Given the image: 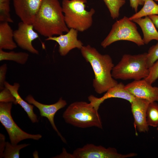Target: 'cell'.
Masks as SVG:
<instances>
[{"mask_svg": "<svg viewBox=\"0 0 158 158\" xmlns=\"http://www.w3.org/2000/svg\"><path fill=\"white\" fill-rule=\"evenodd\" d=\"M32 25L34 30L47 37L63 34L69 30L59 0H43Z\"/></svg>", "mask_w": 158, "mask_h": 158, "instance_id": "obj_1", "label": "cell"}, {"mask_svg": "<svg viewBox=\"0 0 158 158\" xmlns=\"http://www.w3.org/2000/svg\"><path fill=\"white\" fill-rule=\"evenodd\" d=\"M80 50L83 56L90 64L93 71L95 78L93 86L97 93L106 92L118 84L112 76V71L114 66L109 55L101 54L89 45L83 46Z\"/></svg>", "mask_w": 158, "mask_h": 158, "instance_id": "obj_2", "label": "cell"}, {"mask_svg": "<svg viewBox=\"0 0 158 158\" xmlns=\"http://www.w3.org/2000/svg\"><path fill=\"white\" fill-rule=\"evenodd\" d=\"M147 53L123 55L111 72L115 79L139 80L146 78L150 71L147 64Z\"/></svg>", "mask_w": 158, "mask_h": 158, "instance_id": "obj_3", "label": "cell"}, {"mask_svg": "<svg viewBox=\"0 0 158 158\" xmlns=\"http://www.w3.org/2000/svg\"><path fill=\"white\" fill-rule=\"evenodd\" d=\"M87 0H63L61 6L65 23L69 29L83 32L89 29L93 23L95 10L86 9Z\"/></svg>", "mask_w": 158, "mask_h": 158, "instance_id": "obj_4", "label": "cell"}, {"mask_svg": "<svg viewBox=\"0 0 158 158\" xmlns=\"http://www.w3.org/2000/svg\"><path fill=\"white\" fill-rule=\"evenodd\" d=\"M67 123L82 128L95 127L102 129V125L98 110L90 103L76 102L69 105L63 114Z\"/></svg>", "mask_w": 158, "mask_h": 158, "instance_id": "obj_5", "label": "cell"}, {"mask_svg": "<svg viewBox=\"0 0 158 158\" xmlns=\"http://www.w3.org/2000/svg\"><path fill=\"white\" fill-rule=\"evenodd\" d=\"M120 40L132 42L139 46L145 44L137 30L136 25L126 16L116 20L113 25L109 33L101 45L105 48L113 43Z\"/></svg>", "mask_w": 158, "mask_h": 158, "instance_id": "obj_6", "label": "cell"}, {"mask_svg": "<svg viewBox=\"0 0 158 158\" xmlns=\"http://www.w3.org/2000/svg\"><path fill=\"white\" fill-rule=\"evenodd\" d=\"M12 104V102H0V121L7 132L11 143L17 144L19 142L26 139L38 140L41 138V135L27 133L16 124L11 114Z\"/></svg>", "mask_w": 158, "mask_h": 158, "instance_id": "obj_7", "label": "cell"}, {"mask_svg": "<svg viewBox=\"0 0 158 158\" xmlns=\"http://www.w3.org/2000/svg\"><path fill=\"white\" fill-rule=\"evenodd\" d=\"M72 155L73 158H126L135 156L137 154L134 153L122 154L114 147L106 148L101 145L87 144L75 150Z\"/></svg>", "mask_w": 158, "mask_h": 158, "instance_id": "obj_8", "label": "cell"}, {"mask_svg": "<svg viewBox=\"0 0 158 158\" xmlns=\"http://www.w3.org/2000/svg\"><path fill=\"white\" fill-rule=\"evenodd\" d=\"M34 29L32 24L26 23L21 21L18 23V28L13 31V38L20 47L31 53L38 54V51L32 45V42L39 37Z\"/></svg>", "mask_w": 158, "mask_h": 158, "instance_id": "obj_9", "label": "cell"}, {"mask_svg": "<svg viewBox=\"0 0 158 158\" xmlns=\"http://www.w3.org/2000/svg\"><path fill=\"white\" fill-rule=\"evenodd\" d=\"M25 100L28 103L33 105L39 109L42 116L46 117L48 119L53 129L56 132L58 136L63 142L66 143V140L61 135L55 125L54 118L57 112L66 106L67 104L66 101L63 99L62 97H61L58 102L54 104H45L36 100L30 95L27 96Z\"/></svg>", "mask_w": 158, "mask_h": 158, "instance_id": "obj_10", "label": "cell"}, {"mask_svg": "<svg viewBox=\"0 0 158 158\" xmlns=\"http://www.w3.org/2000/svg\"><path fill=\"white\" fill-rule=\"evenodd\" d=\"M152 85L145 79L134 80L125 85L124 89L135 98L158 102V87Z\"/></svg>", "mask_w": 158, "mask_h": 158, "instance_id": "obj_11", "label": "cell"}, {"mask_svg": "<svg viewBox=\"0 0 158 158\" xmlns=\"http://www.w3.org/2000/svg\"><path fill=\"white\" fill-rule=\"evenodd\" d=\"M78 32L75 29L71 28L65 34L49 37L45 40L53 41L57 43L60 54L64 56L71 50L76 48L80 49L83 47V42L78 39Z\"/></svg>", "mask_w": 158, "mask_h": 158, "instance_id": "obj_12", "label": "cell"}, {"mask_svg": "<svg viewBox=\"0 0 158 158\" xmlns=\"http://www.w3.org/2000/svg\"><path fill=\"white\" fill-rule=\"evenodd\" d=\"M15 13L21 21L32 24L43 0H13Z\"/></svg>", "mask_w": 158, "mask_h": 158, "instance_id": "obj_13", "label": "cell"}, {"mask_svg": "<svg viewBox=\"0 0 158 158\" xmlns=\"http://www.w3.org/2000/svg\"><path fill=\"white\" fill-rule=\"evenodd\" d=\"M150 102L147 100L136 98L130 103L134 118V127L140 132L148 131L149 126L146 121V111Z\"/></svg>", "mask_w": 158, "mask_h": 158, "instance_id": "obj_14", "label": "cell"}, {"mask_svg": "<svg viewBox=\"0 0 158 158\" xmlns=\"http://www.w3.org/2000/svg\"><path fill=\"white\" fill-rule=\"evenodd\" d=\"M124 86L121 82L118 83L116 85L108 90L102 97L97 98L91 95L88 97V100L93 107L97 110L100 104L106 99L109 98H121L127 100L131 103L136 98L124 89Z\"/></svg>", "mask_w": 158, "mask_h": 158, "instance_id": "obj_15", "label": "cell"}, {"mask_svg": "<svg viewBox=\"0 0 158 158\" xmlns=\"http://www.w3.org/2000/svg\"><path fill=\"white\" fill-rule=\"evenodd\" d=\"M132 21L138 24L140 27L143 35V39L145 44H148L152 40L158 41V32L154 25L148 16L139 18Z\"/></svg>", "mask_w": 158, "mask_h": 158, "instance_id": "obj_16", "label": "cell"}, {"mask_svg": "<svg viewBox=\"0 0 158 158\" xmlns=\"http://www.w3.org/2000/svg\"><path fill=\"white\" fill-rule=\"evenodd\" d=\"M5 87L8 89L15 98L16 102L24 109L27 113L28 116L33 123L37 122L38 121L37 116L33 110L34 106L26 102L19 95L18 90L20 87V84L18 83H15L13 85L10 84L5 81Z\"/></svg>", "mask_w": 158, "mask_h": 158, "instance_id": "obj_17", "label": "cell"}, {"mask_svg": "<svg viewBox=\"0 0 158 158\" xmlns=\"http://www.w3.org/2000/svg\"><path fill=\"white\" fill-rule=\"evenodd\" d=\"M17 45L13 38V31L8 23L1 22L0 23V49L12 50Z\"/></svg>", "mask_w": 158, "mask_h": 158, "instance_id": "obj_18", "label": "cell"}, {"mask_svg": "<svg viewBox=\"0 0 158 158\" xmlns=\"http://www.w3.org/2000/svg\"><path fill=\"white\" fill-rule=\"evenodd\" d=\"M158 15V5L154 0H145L143 6L141 9L129 18L131 21L152 15Z\"/></svg>", "mask_w": 158, "mask_h": 158, "instance_id": "obj_19", "label": "cell"}, {"mask_svg": "<svg viewBox=\"0 0 158 158\" xmlns=\"http://www.w3.org/2000/svg\"><path fill=\"white\" fill-rule=\"evenodd\" d=\"M29 54L23 52H6L0 49V61L4 60L14 61L21 64H25L27 61Z\"/></svg>", "mask_w": 158, "mask_h": 158, "instance_id": "obj_20", "label": "cell"}, {"mask_svg": "<svg viewBox=\"0 0 158 158\" xmlns=\"http://www.w3.org/2000/svg\"><path fill=\"white\" fill-rule=\"evenodd\" d=\"M146 121L147 125L153 127L158 126V104L156 102H150L146 111Z\"/></svg>", "mask_w": 158, "mask_h": 158, "instance_id": "obj_21", "label": "cell"}, {"mask_svg": "<svg viewBox=\"0 0 158 158\" xmlns=\"http://www.w3.org/2000/svg\"><path fill=\"white\" fill-rule=\"evenodd\" d=\"M29 145V144H13L7 142L3 157L5 158H18L20 150Z\"/></svg>", "mask_w": 158, "mask_h": 158, "instance_id": "obj_22", "label": "cell"}, {"mask_svg": "<svg viewBox=\"0 0 158 158\" xmlns=\"http://www.w3.org/2000/svg\"><path fill=\"white\" fill-rule=\"evenodd\" d=\"M107 7L111 18L114 19L119 16L120 8L125 3L126 0H103Z\"/></svg>", "mask_w": 158, "mask_h": 158, "instance_id": "obj_23", "label": "cell"}, {"mask_svg": "<svg viewBox=\"0 0 158 158\" xmlns=\"http://www.w3.org/2000/svg\"><path fill=\"white\" fill-rule=\"evenodd\" d=\"M0 21L13 22L10 14V0H0Z\"/></svg>", "mask_w": 158, "mask_h": 158, "instance_id": "obj_24", "label": "cell"}, {"mask_svg": "<svg viewBox=\"0 0 158 158\" xmlns=\"http://www.w3.org/2000/svg\"><path fill=\"white\" fill-rule=\"evenodd\" d=\"M147 53V64L149 68L158 59V42L150 47Z\"/></svg>", "mask_w": 158, "mask_h": 158, "instance_id": "obj_25", "label": "cell"}, {"mask_svg": "<svg viewBox=\"0 0 158 158\" xmlns=\"http://www.w3.org/2000/svg\"><path fill=\"white\" fill-rule=\"evenodd\" d=\"M0 102H12L15 104H17L15 98L11 91L5 87L1 91Z\"/></svg>", "mask_w": 158, "mask_h": 158, "instance_id": "obj_26", "label": "cell"}, {"mask_svg": "<svg viewBox=\"0 0 158 158\" xmlns=\"http://www.w3.org/2000/svg\"><path fill=\"white\" fill-rule=\"evenodd\" d=\"M149 69V75L144 79L148 83L152 85L158 79V59Z\"/></svg>", "mask_w": 158, "mask_h": 158, "instance_id": "obj_27", "label": "cell"}, {"mask_svg": "<svg viewBox=\"0 0 158 158\" xmlns=\"http://www.w3.org/2000/svg\"><path fill=\"white\" fill-rule=\"evenodd\" d=\"M7 67V64L4 63L0 67V89L2 90L5 87L6 75Z\"/></svg>", "mask_w": 158, "mask_h": 158, "instance_id": "obj_28", "label": "cell"}, {"mask_svg": "<svg viewBox=\"0 0 158 158\" xmlns=\"http://www.w3.org/2000/svg\"><path fill=\"white\" fill-rule=\"evenodd\" d=\"M130 6L134 9L135 13L138 11V8L139 5H143L145 0H129Z\"/></svg>", "mask_w": 158, "mask_h": 158, "instance_id": "obj_29", "label": "cell"}, {"mask_svg": "<svg viewBox=\"0 0 158 158\" xmlns=\"http://www.w3.org/2000/svg\"><path fill=\"white\" fill-rule=\"evenodd\" d=\"M5 137L4 135L1 134H0V157L2 158L3 156V154L5 150L6 142L5 141Z\"/></svg>", "mask_w": 158, "mask_h": 158, "instance_id": "obj_30", "label": "cell"}, {"mask_svg": "<svg viewBox=\"0 0 158 158\" xmlns=\"http://www.w3.org/2000/svg\"><path fill=\"white\" fill-rule=\"evenodd\" d=\"M148 16L151 20L155 26L158 28V15H152Z\"/></svg>", "mask_w": 158, "mask_h": 158, "instance_id": "obj_31", "label": "cell"}, {"mask_svg": "<svg viewBox=\"0 0 158 158\" xmlns=\"http://www.w3.org/2000/svg\"><path fill=\"white\" fill-rule=\"evenodd\" d=\"M154 1H158V0H154Z\"/></svg>", "mask_w": 158, "mask_h": 158, "instance_id": "obj_32", "label": "cell"}, {"mask_svg": "<svg viewBox=\"0 0 158 158\" xmlns=\"http://www.w3.org/2000/svg\"><path fill=\"white\" fill-rule=\"evenodd\" d=\"M157 130H158V126L157 127Z\"/></svg>", "mask_w": 158, "mask_h": 158, "instance_id": "obj_33", "label": "cell"}]
</instances>
